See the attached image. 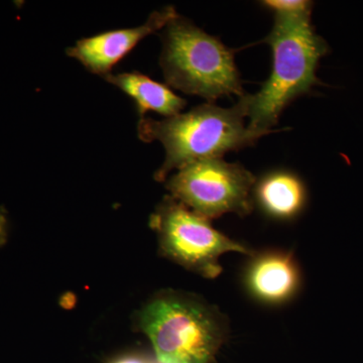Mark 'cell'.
<instances>
[{
    "label": "cell",
    "mask_w": 363,
    "mask_h": 363,
    "mask_svg": "<svg viewBox=\"0 0 363 363\" xmlns=\"http://www.w3.org/2000/svg\"><path fill=\"white\" fill-rule=\"evenodd\" d=\"M264 43L272 50L271 75L255 94L240 97L248 128L262 136L272 133L289 105L318 85V65L329 50L311 18H274Z\"/></svg>",
    "instance_id": "cell-1"
},
{
    "label": "cell",
    "mask_w": 363,
    "mask_h": 363,
    "mask_svg": "<svg viewBox=\"0 0 363 363\" xmlns=\"http://www.w3.org/2000/svg\"><path fill=\"white\" fill-rule=\"evenodd\" d=\"M242 100L229 108L205 104L186 113L162 121L140 118L138 138L145 143L159 140L166 150V159L155 173L164 182L174 169H181L204 160L223 157L229 152L250 147L262 135L248 128Z\"/></svg>",
    "instance_id": "cell-2"
},
{
    "label": "cell",
    "mask_w": 363,
    "mask_h": 363,
    "mask_svg": "<svg viewBox=\"0 0 363 363\" xmlns=\"http://www.w3.org/2000/svg\"><path fill=\"white\" fill-rule=\"evenodd\" d=\"M160 64L169 87L209 104L245 94L233 50L192 21L177 16L162 33Z\"/></svg>",
    "instance_id": "cell-3"
},
{
    "label": "cell",
    "mask_w": 363,
    "mask_h": 363,
    "mask_svg": "<svg viewBox=\"0 0 363 363\" xmlns=\"http://www.w3.org/2000/svg\"><path fill=\"white\" fill-rule=\"evenodd\" d=\"M138 327L161 363H210L225 337L218 313L199 298L164 294L138 313Z\"/></svg>",
    "instance_id": "cell-4"
},
{
    "label": "cell",
    "mask_w": 363,
    "mask_h": 363,
    "mask_svg": "<svg viewBox=\"0 0 363 363\" xmlns=\"http://www.w3.org/2000/svg\"><path fill=\"white\" fill-rule=\"evenodd\" d=\"M255 182L245 167L217 157L179 169L167 181V189L174 199L209 220L227 213H252Z\"/></svg>",
    "instance_id": "cell-5"
},
{
    "label": "cell",
    "mask_w": 363,
    "mask_h": 363,
    "mask_svg": "<svg viewBox=\"0 0 363 363\" xmlns=\"http://www.w3.org/2000/svg\"><path fill=\"white\" fill-rule=\"evenodd\" d=\"M164 255L207 279L221 274L219 259L226 252L252 253L230 240L172 196L164 198L150 220Z\"/></svg>",
    "instance_id": "cell-6"
},
{
    "label": "cell",
    "mask_w": 363,
    "mask_h": 363,
    "mask_svg": "<svg viewBox=\"0 0 363 363\" xmlns=\"http://www.w3.org/2000/svg\"><path fill=\"white\" fill-rule=\"evenodd\" d=\"M177 16L175 7H164L150 13L142 26L111 30L78 40L74 47L67 50V55L78 60L91 73L104 77L143 39L166 28Z\"/></svg>",
    "instance_id": "cell-7"
},
{
    "label": "cell",
    "mask_w": 363,
    "mask_h": 363,
    "mask_svg": "<svg viewBox=\"0 0 363 363\" xmlns=\"http://www.w3.org/2000/svg\"><path fill=\"white\" fill-rule=\"evenodd\" d=\"M247 281L253 296L276 304L288 300L297 290L298 269L290 255L267 253L250 264Z\"/></svg>",
    "instance_id": "cell-8"
},
{
    "label": "cell",
    "mask_w": 363,
    "mask_h": 363,
    "mask_svg": "<svg viewBox=\"0 0 363 363\" xmlns=\"http://www.w3.org/2000/svg\"><path fill=\"white\" fill-rule=\"evenodd\" d=\"M307 194L303 181L286 169H274L255 182L253 202L269 217L290 220L305 207Z\"/></svg>",
    "instance_id": "cell-9"
},
{
    "label": "cell",
    "mask_w": 363,
    "mask_h": 363,
    "mask_svg": "<svg viewBox=\"0 0 363 363\" xmlns=\"http://www.w3.org/2000/svg\"><path fill=\"white\" fill-rule=\"evenodd\" d=\"M104 78L135 100L140 118L147 111L157 112L164 118L177 116L187 105L186 100L177 95L169 86L152 80L138 72L111 73Z\"/></svg>",
    "instance_id": "cell-10"
},
{
    "label": "cell",
    "mask_w": 363,
    "mask_h": 363,
    "mask_svg": "<svg viewBox=\"0 0 363 363\" xmlns=\"http://www.w3.org/2000/svg\"><path fill=\"white\" fill-rule=\"evenodd\" d=\"M274 18H311L313 2L306 0H264L260 2Z\"/></svg>",
    "instance_id": "cell-11"
},
{
    "label": "cell",
    "mask_w": 363,
    "mask_h": 363,
    "mask_svg": "<svg viewBox=\"0 0 363 363\" xmlns=\"http://www.w3.org/2000/svg\"><path fill=\"white\" fill-rule=\"evenodd\" d=\"M7 221L6 218V215L2 213L1 210H0V243L4 242L6 238V228Z\"/></svg>",
    "instance_id": "cell-12"
},
{
    "label": "cell",
    "mask_w": 363,
    "mask_h": 363,
    "mask_svg": "<svg viewBox=\"0 0 363 363\" xmlns=\"http://www.w3.org/2000/svg\"><path fill=\"white\" fill-rule=\"evenodd\" d=\"M113 363H150L147 360L138 357H125L119 358Z\"/></svg>",
    "instance_id": "cell-13"
}]
</instances>
